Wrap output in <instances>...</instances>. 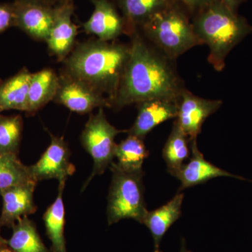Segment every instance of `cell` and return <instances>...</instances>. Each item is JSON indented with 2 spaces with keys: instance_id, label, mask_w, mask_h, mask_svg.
<instances>
[{
  "instance_id": "cell-1",
  "label": "cell",
  "mask_w": 252,
  "mask_h": 252,
  "mask_svg": "<svg viewBox=\"0 0 252 252\" xmlns=\"http://www.w3.org/2000/svg\"><path fill=\"white\" fill-rule=\"evenodd\" d=\"M132 36L130 58L109 107L118 110L150 99L180 98L184 89L166 60L151 49L137 33Z\"/></svg>"
},
{
  "instance_id": "cell-2",
  "label": "cell",
  "mask_w": 252,
  "mask_h": 252,
  "mask_svg": "<svg viewBox=\"0 0 252 252\" xmlns=\"http://www.w3.org/2000/svg\"><path fill=\"white\" fill-rule=\"evenodd\" d=\"M130 55V45L99 39L84 41L64 60L63 72L103 94L109 107L117 95Z\"/></svg>"
},
{
  "instance_id": "cell-3",
  "label": "cell",
  "mask_w": 252,
  "mask_h": 252,
  "mask_svg": "<svg viewBox=\"0 0 252 252\" xmlns=\"http://www.w3.org/2000/svg\"><path fill=\"white\" fill-rule=\"evenodd\" d=\"M193 14L194 31L210 48L209 63L220 72L230 51L252 32V26L218 0H209Z\"/></svg>"
},
{
  "instance_id": "cell-4",
  "label": "cell",
  "mask_w": 252,
  "mask_h": 252,
  "mask_svg": "<svg viewBox=\"0 0 252 252\" xmlns=\"http://www.w3.org/2000/svg\"><path fill=\"white\" fill-rule=\"evenodd\" d=\"M140 30L171 59L203 44L194 31L192 22L177 1L154 13Z\"/></svg>"
},
{
  "instance_id": "cell-5",
  "label": "cell",
  "mask_w": 252,
  "mask_h": 252,
  "mask_svg": "<svg viewBox=\"0 0 252 252\" xmlns=\"http://www.w3.org/2000/svg\"><path fill=\"white\" fill-rule=\"evenodd\" d=\"M112 182L107 198V215L109 225L119 220L132 219L142 223L147 213L144 200L143 170L126 172L111 163Z\"/></svg>"
},
{
  "instance_id": "cell-6",
  "label": "cell",
  "mask_w": 252,
  "mask_h": 252,
  "mask_svg": "<svg viewBox=\"0 0 252 252\" xmlns=\"http://www.w3.org/2000/svg\"><path fill=\"white\" fill-rule=\"evenodd\" d=\"M127 130H118L107 120L103 107L99 108L97 114H92L81 132V142L86 152L94 160L92 173L84 185L82 190L97 175H102L110 166L115 158L117 144L116 137Z\"/></svg>"
},
{
  "instance_id": "cell-7",
  "label": "cell",
  "mask_w": 252,
  "mask_h": 252,
  "mask_svg": "<svg viewBox=\"0 0 252 252\" xmlns=\"http://www.w3.org/2000/svg\"><path fill=\"white\" fill-rule=\"evenodd\" d=\"M54 100L80 114H89L97 107H109L108 100L103 94L63 72L59 76V89Z\"/></svg>"
},
{
  "instance_id": "cell-8",
  "label": "cell",
  "mask_w": 252,
  "mask_h": 252,
  "mask_svg": "<svg viewBox=\"0 0 252 252\" xmlns=\"http://www.w3.org/2000/svg\"><path fill=\"white\" fill-rule=\"evenodd\" d=\"M51 136V143L40 159L34 165L29 166L30 172L36 182L56 179L67 181L73 175L75 167L71 163L70 151L63 137Z\"/></svg>"
},
{
  "instance_id": "cell-9",
  "label": "cell",
  "mask_w": 252,
  "mask_h": 252,
  "mask_svg": "<svg viewBox=\"0 0 252 252\" xmlns=\"http://www.w3.org/2000/svg\"><path fill=\"white\" fill-rule=\"evenodd\" d=\"M222 103L219 99L201 98L185 89L182 91L175 120L188 137L189 142L197 140L204 123L220 108Z\"/></svg>"
},
{
  "instance_id": "cell-10",
  "label": "cell",
  "mask_w": 252,
  "mask_h": 252,
  "mask_svg": "<svg viewBox=\"0 0 252 252\" xmlns=\"http://www.w3.org/2000/svg\"><path fill=\"white\" fill-rule=\"evenodd\" d=\"M15 27L36 41H46L54 26L58 6L56 7L14 1Z\"/></svg>"
},
{
  "instance_id": "cell-11",
  "label": "cell",
  "mask_w": 252,
  "mask_h": 252,
  "mask_svg": "<svg viewBox=\"0 0 252 252\" xmlns=\"http://www.w3.org/2000/svg\"><path fill=\"white\" fill-rule=\"evenodd\" d=\"M74 10L73 0H65L58 6L54 26L46 41L51 54L59 61L67 59L74 48L78 32L72 19Z\"/></svg>"
},
{
  "instance_id": "cell-12",
  "label": "cell",
  "mask_w": 252,
  "mask_h": 252,
  "mask_svg": "<svg viewBox=\"0 0 252 252\" xmlns=\"http://www.w3.org/2000/svg\"><path fill=\"white\" fill-rule=\"evenodd\" d=\"M179 99H154L138 104V114L133 125L127 130L128 135L144 140L157 126L176 119L178 114Z\"/></svg>"
},
{
  "instance_id": "cell-13",
  "label": "cell",
  "mask_w": 252,
  "mask_h": 252,
  "mask_svg": "<svg viewBox=\"0 0 252 252\" xmlns=\"http://www.w3.org/2000/svg\"><path fill=\"white\" fill-rule=\"evenodd\" d=\"M94 10L90 18L83 24L87 34H94L101 41H109L125 33L122 15L110 0H91Z\"/></svg>"
},
{
  "instance_id": "cell-14",
  "label": "cell",
  "mask_w": 252,
  "mask_h": 252,
  "mask_svg": "<svg viewBox=\"0 0 252 252\" xmlns=\"http://www.w3.org/2000/svg\"><path fill=\"white\" fill-rule=\"evenodd\" d=\"M36 184V182H30L15 186L1 193L3 206L0 227L13 228L18 220L36 212L34 192Z\"/></svg>"
},
{
  "instance_id": "cell-15",
  "label": "cell",
  "mask_w": 252,
  "mask_h": 252,
  "mask_svg": "<svg viewBox=\"0 0 252 252\" xmlns=\"http://www.w3.org/2000/svg\"><path fill=\"white\" fill-rule=\"evenodd\" d=\"M190 145L191 151L190 160L182 166L176 176L181 183L178 192L205 183L216 177H230L239 180H245L240 176L233 175L222 170L205 160L203 154L199 150L197 140L190 141Z\"/></svg>"
},
{
  "instance_id": "cell-16",
  "label": "cell",
  "mask_w": 252,
  "mask_h": 252,
  "mask_svg": "<svg viewBox=\"0 0 252 252\" xmlns=\"http://www.w3.org/2000/svg\"><path fill=\"white\" fill-rule=\"evenodd\" d=\"M185 194L177 192L175 196L162 206L153 211H147L142 220L150 230L154 241V252L160 250L164 235L169 228L180 218Z\"/></svg>"
},
{
  "instance_id": "cell-17",
  "label": "cell",
  "mask_w": 252,
  "mask_h": 252,
  "mask_svg": "<svg viewBox=\"0 0 252 252\" xmlns=\"http://www.w3.org/2000/svg\"><path fill=\"white\" fill-rule=\"evenodd\" d=\"M122 13L125 33L133 36L154 13L176 2V0H116Z\"/></svg>"
},
{
  "instance_id": "cell-18",
  "label": "cell",
  "mask_w": 252,
  "mask_h": 252,
  "mask_svg": "<svg viewBox=\"0 0 252 252\" xmlns=\"http://www.w3.org/2000/svg\"><path fill=\"white\" fill-rule=\"evenodd\" d=\"M59 86V76L53 69H42L32 73L28 93L27 114L33 115L54 100Z\"/></svg>"
},
{
  "instance_id": "cell-19",
  "label": "cell",
  "mask_w": 252,
  "mask_h": 252,
  "mask_svg": "<svg viewBox=\"0 0 252 252\" xmlns=\"http://www.w3.org/2000/svg\"><path fill=\"white\" fill-rule=\"evenodd\" d=\"M31 74L24 68L0 84V105L4 110L16 109L28 112Z\"/></svg>"
},
{
  "instance_id": "cell-20",
  "label": "cell",
  "mask_w": 252,
  "mask_h": 252,
  "mask_svg": "<svg viewBox=\"0 0 252 252\" xmlns=\"http://www.w3.org/2000/svg\"><path fill=\"white\" fill-rule=\"evenodd\" d=\"M65 183L66 180L59 182L57 198L48 207L43 217L46 234L51 242V252H67L64 235L65 212L63 198Z\"/></svg>"
},
{
  "instance_id": "cell-21",
  "label": "cell",
  "mask_w": 252,
  "mask_h": 252,
  "mask_svg": "<svg viewBox=\"0 0 252 252\" xmlns=\"http://www.w3.org/2000/svg\"><path fill=\"white\" fill-rule=\"evenodd\" d=\"M189 140L175 121L171 132L162 149V158L165 160L169 173L176 177L185 160L190 156Z\"/></svg>"
},
{
  "instance_id": "cell-22",
  "label": "cell",
  "mask_w": 252,
  "mask_h": 252,
  "mask_svg": "<svg viewBox=\"0 0 252 252\" xmlns=\"http://www.w3.org/2000/svg\"><path fill=\"white\" fill-rule=\"evenodd\" d=\"M7 245L14 252H51L46 248L35 225L28 216L23 217L13 226Z\"/></svg>"
},
{
  "instance_id": "cell-23",
  "label": "cell",
  "mask_w": 252,
  "mask_h": 252,
  "mask_svg": "<svg viewBox=\"0 0 252 252\" xmlns=\"http://www.w3.org/2000/svg\"><path fill=\"white\" fill-rule=\"evenodd\" d=\"M148 156L144 140L132 135L117 144L115 151L117 166L126 172L142 170V165Z\"/></svg>"
},
{
  "instance_id": "cell-24",
  "label": "cell",
  "mask_w": 252,
  "mask_h": 252,
  "mask_svg": "<svg viewBox=\"0 0 252 252\" xmlns=\"http://www.w3.org/2000/svg\"><path fill=\"white\" fill-rule=\"evenodd\" d=\"M30 182L35 181L32 177L29 166L19 160L18 154L0 155V195L11 187Z\"/></svg>"
},
{
  "instance_id": "cell-25",
  "label": "cell",
  "mask_w": 252,
  "mask_h": 252,
  "mask_svg": "<svg viewBox=\"0 0 252 252\" xmlns=\"http://www.w3.org/2000/svg\"><path fill=\"white\" fill-rule=\"evenodd\" d=\"M21 116L0 115V155L18 154L23 132Z\"/></svg>"
},
{
  "instance_id": "cell-26",
  "label": "cell",
  "mask_w": 252,
  "mask_h": 252,
  "mask_svg": "<svg viewBox=\"0 0 252 252\" xmlns=\"http://www.w3.org/2000/svg\"><path fill=\"white\" fill-rule=\"evenodd\" d=\"M16 12L14 3L0 2V34L15 27Z\"/></svg>"
},
{
  "instance_id": "cell-27",
  "label": "cell",
  "mask_w": 252,
  "mask_h": 252,
  "mask_svg": "<svg viewBox=\"0 0 252 252\" xmlns=\"http://www.w3.org/2000/svg\"><path fill=\"white\" fill-rule=\"evenodd\" d=\"M184 4L186 9L194 14L200 7L205 4L209 0H180Z\"/></svg>"
},
{
  "instance_id": "cell-28",
  "label": "cell",
  "mask_w": 252,
  "mask_h": 252,
  "mask_svg": "<svg viewBox=\"0 0 252 252\" xmlns=\"http://www.w3.org/2000/svg\"><path fill=\"white\" fill-rule=\"evenodd\" d=\"M15 1H20V2L29 3V4H34L38 5H43V6H51V7H56L59 6L63 1L65 0H15Z\"/></svg>"
},
{
  "instance_id": "cell-29",
  "label": "cell",
  "mask_w": 252,
  "mask_h": 252,
  "mask_svg": "<svg viewBox=\"0 0 252 252\" xmlns=\"http://www.w3.org/2000/svg\"><path fill=\"white\" fill-rule=\"evenodd\" d=\"M222 4L225 5L230 10L237 13L240 5L246 1L247 0H218Z\"/></svg>"
},
{
  "instance_id": "cell-30",
  "label": "cell",
  "mask_w": 252,
  "mask_h": 252,
  "mask_svg": "<svg viewBox=\"0 0 252 252\" xmlns=\"http://www.w3.org/2000/svg\"><path fill=\"white\" fill-rule=\"evenodd\" d=\"M0 252H14L11 248L8 246L7 243L1 245L0 247Z\"/></svg>"
},
{
  "instance_id": "cell-31",
  "label": "cell",
  "mask_w": 252,
  "mask_h": 252,
  "mask_svg": "<svg viewBox=\"0 0 252 252\" xmlns=\"http://www.w3.org/2000/svg\"><path fill=\"white\" fill-rule=\"evenodd\" d=\"M180 252H190L189 251L188 249L187 248V246H186V242L185 240H182V245H181V250Z\"/></svg>"
},
{
  "instance_id": "cell-32",
  "label": "cell",
  "mask_w": 252,
  "mask_h": 252,
  "mask_svg": "<svg viewBox=\"0 0 252 252\" xmlns=\"http://www.w3.org/2000/svg\"><path fill=\"white\" fill-rule=\"evenodd\" d=\"M0 228H1V227H0ZM6 243H7V240H5L4 238H3L2 237H1V234H0V247Z\"/></svg>"
},
{
  "instance_id": "cell-33",
  "label": "cell",
  "mask_w": 252,
  "mask_h": 252,
  "mask_svg": "<svg viewBox=\"0 0 252 252\" xmlns=\"http://www.w3.org/2000/svg\"><path fill=\"white\" fill-rule=\"evenodd\" d=\"M2 111H4V109H3L2 107H1V106L0 105V113L2 112Z\"/></svg>"
}]
</instances>
